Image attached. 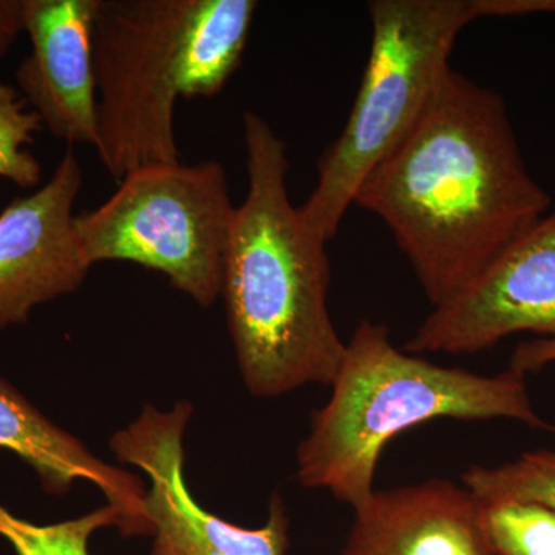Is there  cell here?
<instances>
[{
    "label": "cell",
    "mask_w": 555,
    "mask_h": 555,
    "mask_svg": "<svg viewBox=\"0 0 555 555\" xmlns=\"http://www.w3.org/2000/svg\"><path fill=\"white\" fill-rule=\"evenodd\" d=\"M235 210L218 160L150 164L120 179L100 207L76 215L75 233L91 266L133 262L210 308L221 297Z\"/></svg>",
    "instance_id": "5b68a950"
},
{
    "label": "cell",
    "mask_w": 555,
    "mask_h": 555,
    "mask_svg": "<svg viewBox=\"0 0 555 555\" xmlns=\"http://www.w3.org/2000/svg\"><path fill=\"white\" fill-rule=\"evenodd\" d=\"M192 414L189 401H178L171 411L145 404L108 443L118 462L147 477L144 506L153 528L152 555H287L291 520L283 496L272 495L268 520L254 529L215 516L193 496L184 451Z\"/></svg>",
    "instance_id": "52a82bcc"
},
{
    "label": "cell",
    "mask_w": 555,
    "mask_h": 555,
    "mask_svg": "<svg viewBox=\"0 0 555 555\" xmlns=\"http://www.w3.org/2000/svg\"><path fill=\"white\" fill-rule=\"evenodd\" d=\"M353 204L385 222L438 308L545 218L551 198L526 167L505 100L451 67Z\"/></svg>",
    "instance_id": "6da1fadb"
},
{
    "label": "cell",
    "mask_w": 555,
    "mask_h": 555,
    "mask_svg": "<svg viewBox=\"0 0 555 555\" xmlns=\"http://www.w3.org/2000/svg\"><path fill=\"white\" fill-rule=\"evenodd\" d=\"M104 528H116L120 535L126 531L122 514L108 503L86 516L51 525L31 524L0 505V537L16 555H90L91 535Z\"/></svg>",
    "instance_id": "9a60e30c"
},
{
    "label": "cell",
    "mask_w": 555,
    "mask_h": 555,
    "mask_svg": "<svg viewBox=\"0 0 555 555\" xmlns=\"http://www.w3.org/2000/svg\"><path fill=\"white\" fill-rule=\"evenodd\" d=\"M42 130V120L28 107L20 90L0 82V178L21 189L38 188L42 166L27 145Z\"/></svg>",
    "instance_id": "2e32d148"
},
{
    "label": "cell",
    "mask_w": 555,
    "mask_h": 555,
    "mask_svg": "<svg viewBox=\"0 0 555 555\" xmlns=\"http://www.w3.org/2000/svg\"><path fill=\"white\" fill-rule=\"evenodd\" d=\"M485 524L499 555H555V511L551 507L532 502L495 503L485 506Z\"/></svg>",
    "instance_id": "e0dca14e"
},
{
    "label": "cell",
    "mask_w": 555,
    "mask_h": 555,
    "mask_svg": "<svg viewBox=\"0 0 555 555\" xmlns=\"http://www.w3.org/2000/svg\"><path fill=\"white\" fill-rule=\"evenodd\" d=\"M98 0H24L31 50L17 65L21 96L67 144L98 141L93 25Z\"/></svg>",
    "instance_id": "30bf717a"
},
{
    "label": "cell",
    "mask_w": 555,
    "mask_h": 555,
    "mask_svg": "<svg viewBox=\"0 0 555 555\" xmlns=\"http://www.w3.org/2000/svg\"><path fill=\"white\" fill-rule=\"evenodd\" d=\"M189 9L190 0H98L94 150L116 182L150 164L181 160L175 108Z\"/></svg>",
    "instance_id": "8992f818"
},
{
    "label": "cell",
    "mask_w": 555,
    "mask_h": 555,
    "mask_svg": "<svg viewBox=\"0 0 555 555\" xmlns=\"http://www.w3.org/2000/svg\"><path fill=\"white\" fill-rule=\"evenodd\" d=\"M332 396L312 412L297 449V480L326 489L357 509L374 495L375 470L398 434L436 418H511L532 429L555 427L532 408L525 374L494 377L444 367L397 349L389 328L361 321L346 343Z\"/></svg>",
    "instance_id": "3957f363"
},
{
    "label": "cell",
    "mask_w": 555,
    "mask_h": 555,
    "mask_svg": "<svg viewBox=\"0 0 555 555\" xmlns=\"http://www.w3.org/2000/svg\"><path fill=\"white\" fill-rule=\"evenodd\" d=\"M353 513L341 555H499L485 506L440 478L375 491Z\"/></svg>",
    "instance_id": "8fae6325"
},
{
    "label": "cell",
    "mask_w": 555,
    "mask_h": 555,
    "mask_svg": "<svg viewBox=\"0 0 555 555\" xmlns=\"http://www.w3.org/2000/svg\"><path fill=\"white\" fill-rule=\"evenodd\" d=\"M257 10L255 0H190L181 98H214L224 90L243 61Z\"/></svg>",
    "instance_id": "4fadbf2b"
},
{
    "label": "cell",
    "mask_w": 555,
    "mask_h": 555,
    "mask_svg": "<svg viewBox=\"0 0 555 555\" xmlns=\"http://www.w3.org/2000/svg\"><path fill=\"white\" fill-rule=\"evenodd\" d=\"M520 332L555 338V211L507 247L462 294L434 308L403 350L465 356Z\"/></svg>",
    "instance_id": "ba28073f"
},
{
    "label": "cell",
    "mask_w": 555,
    "mask_h": 555,
    "mask_svg": "<svg viewBox=\"0 0 555 555\" xmlns=\"http://www.w3.org/2000/svg\"><path fill=\"white\" fill-rule=\"evenodd\" d=\"M477 20L555 14V0H473Z\"/></svg>",
    "instance_id": "ac0fdd59"
},
{
    "label": "cell",
    "mask_w": 555,
    "mask_h": 555,
    "mask_svg": "<svg viewBox=\"0 0 555 555\" xmlns=\"http://www.w3.org/2000/svg\"><path fill=\"white\" fill-rule=\"evenodd\" d=\"M82 182L68 150L42 188L0 211V331L27 323L38 306L73 294L89 276L93 266L73 214Z\"/></svg>",
    "instance_id": "9c48e42d"
},
{
    "label": "cell",
    "mask_w": 555,
    "mask_h": 555,
    "mask_svg": "<svg viewBox=\"0 0 555 555\" xmlns=\"http://www.w3.org/2000/svg\"><path fill=\"white\" fill-rule=\"evenodd\" d=\"M24 33V0H0V60Z\"/></svg>",
    "instance_id": "ffe728a7"
},
{
    "label": "cell",
    "mask_w": 555,
    "mask_h": 555,
    "mask_svg": "<svg viewBox=\"0 0 555 555\" xmlns=\"http://www.w3.org/2000/svg\"><path fill=\"white\" fill-rule=\"evenodd\" d=\"M371 53L345 129L321 156L318 181L298 207L320 238L337 235L364 179L414 127L451 65L473 0H374Z\"/></svg>",
    "instance_id": "277c9868"
},
{
    "label": "cell",
    "mask_w": 555,
    "mask_h": 555,
    "mask_svg": "<svg viewBox=\"0 0 555 555\" xmlns=\"http://www.w3.org/2000/svg\"><path fill=\"white\" fill-rule=\"evenodd\" d=\"M0 448L38 474L43 491L67 494L76 481L101 489L126 521L124 537L153 535L145 513V483L129 470L98 459L82 441L54 425L11 383L0 377Z\"/></svg>",
    "instance_id": "7c38bea8"
},
{
    "label": "cell",
    "mask_w": 555,
    "mask_h": 555,
    "mask_svg": "<svg viewBox=\"0 0 555 555\" xmlns=\"http://www.w3.org/2000/svg\"><path fill=\"white\" fill-rule=\"evenodd\" d=\"M551 363H555V338H537L516 347L509 369L526 374Z\"/></svg>",
    "instance_id": "d6986e66"
},
{
    "label": "cell",
    "mask_w": 555,
    "mask_h": 555,
    "mask_svg": "<svg viewBox=\"0 0 555 555\" xmlns=\"http://www.w3.org/2000/svg\"><path fill=\"white\" fill-rule=\"evenodd\" d=\"M243 133L248 188L233 217L221 281L241 377L259 398L331 386L346 343L327 309L326 241L288 196L286 142L255 112L244 113Z\"/></svg>",
    "instance_id": "7a4b0ae2"
},
{
    "label": "cell",
    "mask_w": 555,
    "mask_h": 555,
    "mask_svg": "<svg viewBox=\"0 0 555 555\" xmlns=\"http://www.w3.org/2000/svg\"><path fill=\"white\" fill-rule=\"evenodd\" d=\"M462 481L485 506L532 502L555 511V451L526 452L495 467L473 466Z\"/></svg>",
    "instance_id": "5bb4252c"
}]
</instances>
